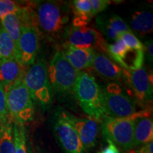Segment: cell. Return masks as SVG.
<instances>
[{
    "instance_id": "cell-15",
    "label": "cell",
    "mask_w": 153,
    "mask_h": 153,
    "mask_svg": "<svg viewBox=\"0 0 153 153\" xmlns=\"http://www.w3.org/2000/svg\"><path fill=\"white\" fill-rule=\"evenodd\" d=\"M153 140V123L150 114L140 111L134 120V148L144 145Z\"/></svg>"
},
{
    "instance_id": "cell-28",
    "label": "cell",
    "mask_w": 153,
    "mask_h": 153,
    "mask_svg": "<svg viewBox=\"0 0 153 153\" xmlns=\"http://www.w3.org/2000/svg\"><path fill=\"white\" fill-rule=\"evenodd\" d=\"M90 2L92 9L93 16L104 11L111 4V1L107 0H90Z\"/></svg>"
},
{
    "instance_id": "cell-14",
    "label": "cell",
    "mask_w": 153,
    "mask_h": 153,
    "mask_svg": "<svg viewBox=\"0 0 153 153\" xmlns=\"http://www.w3.org/2000/svg\"><path fill=\"white\" fill-rule=\"evenodd\" d=\"M25 68L16 58L0 60V84L5 91L24 78Z\"/></svg>"
},
{
    "instance_id": "cell-22",
    "label": "cell",
    "mask_w": 153,
    "mask_h": 153,
    "mask_svg": "<svg viewBox=\"0 0 153 153\" xmlns=\"http://www.w3.org/2000/svg\"><path fill=\"white\" fill-rule=\"evenodd\" d=\"M0 153H15L14 126L10 120L0 126Z\"/></svg>"
},
{
    "instance_id": "cell-31",
    "label": "cell",
    "mask_w": 153,
    "mask_h": 153,
    "mask_svg": "<svg viewBox=\"0 0 153 153\" xmlns=\"http://www.w3.org/2000/svg\"><path fill=\"white\" fill-rule=\"evenodd\" d=\"M152 41H151L148 43V46L145 47V49H147L148 51V55L149 60H151V62H152V58H153V53H152Z\"/></svg>"
},
{
    "instance_id": "cell-3",
    "label": "cell",
    "mask_w": 153,
    "mask_h": 153,
    "mask_svg": "<svg viewBox=\"0 0 153 153\" xmlns=\"http://www.w3.org/2000/svg\"><path fill=\"white\" fill-rule=\"evenodd\" d=\"M47 70L53 91L62 96L73 94L80 71L67 60L60 51H57L53 55Z\"/></svg>"
},
{
    "instance_id": "cell-29",
    "label": "cell",
    "mask_w": 153,
    "mask_h": 153,
    "mask_svg": "<svg viewBox=\"0 0 153 153\" xmlns=\"http://www.w3.org/2000/svg\"><path fill=\"white\" fill-rule=\"evenodd\" d=\"M106 141L108 143L107 146L98 153H120L117 146L114 143H113L109 140H106Z\"/></svg>"
},
{
    "instance_id": "cell-8",
    "label": "cell",
    "mask_w": 153,
    "mask_h": 153,
    "mask_svg": "<svg viewBox=\"0 0 153 153\" xmlns=\"http://www.w3.org/2000/svg\"><path fill=\"white\" fill-rule=\"evenodd\" d=\"M65 44L95 51L96 50H100L106 53L108 45L100 32L87 26L70 28L67 32V41Z\"/></svg>"
},
{
    "instance_id": "cell-13",
    "label": "cell",
    "mask_w": 153,
    "mask_h": 153,
    "mask_svg": "<svg viewBox=\"0 0 153 153\" xmlns=\"http://www.w3.org/2000/svg\"><path fill=\"white\" fill-rule=\"evenodd\" d=\"M60 51L67 60L79 71L91 68L97 53L94 50L80 48L65 44Z\"/></svg>"
},
{
    "instance_id": "cell-24",
    "label": "cell",
    "mask_w": 153,
    "mask_h": 153,
    "mask_svg": "<svg viewBox=\"0 0 153 153\" xmlns=\"http://www.w3.org/2000/svg\"><path fill=\"white\" fill-rule=\"evenodd\" d=\"M14 137L15 145V153H27L26 141V132H25L24 124L14 123Z\"/></svg>"
},
{
    "instance_id": "cell-4",
    "label": "cell",
    "mask_w": 153,
    "mask_h": 153,
    "mask_svg": "<svg viewBox=\"0 0 153 153\" xmlns=\"http://www.w3.org/2000/svg\"><path fill=\"white\" fill-rule=\"evenodd\" d=\"M6 100L9 116L14 123L24 125L33 120V101L23 79L6 91Z\"/></svg>"
},
{
    "instance_id": "cell-26",
    "label": "cell",
    "mask_w": 153,
    "mask_h": 153,
    "mask_svg": "<svg viewBox=\"0 0 153 153\" xmlns=\"http://www.w3.org/2000/svg\"><path fill=\"white\" fill-rule=\"evenodd\" d=\"M120 40L123 41V43L127 45L128 47L131 48L133 49L137 50H144L145 51V45H143L140 40L136 37L135 34H133L131 30L124 32L121 35L119 36Z\"/></svg>"
},
{
    "instance_id": "cell-27",
    "label": "cell",
    "mask_w": 153,
    "mask_h": 153,
    "mask_svg": "<svg viewBox=\"0 0 153 153\" xmlns=\"http://www.w3.org/2000/svg\"><path fill=\"white\" fill-rule=\"evenodd\" d=\"M9 113L7 106V100H6V91L4 88L0 84V123H4L8 118Z\"/></svg>"
},
{
    "instance_id": "cell-9",
    "label": "cell",
    "mask_w": 153,
    "mask_h": 153,
    "mask_svg": "<svg viewBox=\"0 0 153 153\" xmlns=\"http://www.w3.org/2000/svg\"><path fill=\"white\" fill-rule=\"evenodd\" d=\"M39 45V30L34 26H22L16 51L17 60L24 68H29L36 62Z\"/></svg>"
},
{
    "instance_id": "cell-19",
    "label": "cell",
    "mask_w": 153,
    "mask_h": 153,
    "mask_svg": "<svg viewBox=\"0 0 153 153\" xmlns=\"http://www.w3.org/2000/svg\"><path fill=\"white\" fill-rule=\"evenodd\" d=\"M74 19L72 26H84L93 18L90 0H74L73 1Z\"/></svg>"
},
{
    "instance_id": "cell-5",
    "label": "cell",
    "mask_w": 153,
    "mask_h": 153,
    "mask_svg": "<svg viewBox=\"0 0 153 153\" xmlns=\"http://www.w3.org/2000/svg\"><path fill=\"white\" fill-rule=\"evenodd\" d=\"M139 113L129 118L104 116L101 119L104 136L123 150H132L134 148V120Z\"/></svg>"
},
{
    "instance_id": "cell-17",
    "label": "cell",
    "mask_w": 153,
    "mask_h": 153,
    "mask_svg": "<svg viewBox=\"0 0 153 153\" xmlns=\"http://www.w3.org/2000/svg\"><path fill=\"white\" fill-rule=\"evenodd\" d=\"M91 68L106 79L118 80L123 76V68L103 53H96Z\"/></svg>"
},
{
    "instance_id": "cell-1",
    "label": "cell",
    "mask_w": 153,
    "mask_h": 153,
    "mask_svg": "<svg viewBox=\"0 0 153 153\" xmlns=\"http://www.w3.org/2000/svg\"><path fill=\"white\" fill-rule=\"evenodd\" d=\"M73 94L82 110L97 120H101L105 116L102 88L93 76L80 71L74 85Z\"/></svg>"
},
{
    "instance_id": "cell-30",
    "label": "cell",
    "mask_w": 153,
    "mask_h": 153,
    "mask_svg": "<svg viewBox=\"0 0 153 153\" xmlns=\"http://www.w3.org/2000/svg\"><path fill=\"white\" fill-rule=\"evenodd\" d=\"M152 145L153 142L151 141V142L143 145L139 150L131 153H152Z\"/></svg>"
},
{
    "instance_id": "cell-10",
    "label": "cell",
    "mask_w": 153,
    "mask_h": 153,
    "mask_svg": "<svg viewBox=\"0 0 153 153\" xmlns=\"http://www.w3.org/2000/svg\"><path fill=\"white\" fill-rule=\"evenodd\" d=\"M55 134L66 153H86V150L74 127L59 110L55 118Z\"/></svg>"
},
{
    "instance_id": "cell-23",
    "label": "cell",
    "mask_w": 153,
    "mask_h": 153,
    "mask_svg": "<svg viewBox=\"0 0 153 153\" xmlns=\"http://www.w3.org/2000/svg\"><path fill=\"white\" fill-rule=\"evenodd\" d=\"M17 59L16 46L14 42L0 26V60Z\"/></svg>"
},
{
    "instance_id": "cell-11",
    "label": "cell",
    "mask_w": 153,
    "mask_h": 153,
    "mask_svg": "<svg viewBox=\"0 0 153 153\" xmlns=\"http://www.w3.org/2000/svg\"><path fill=\"white\" fill-rule=\"evenodd\" d=\"M62 113L74 127L86 151L94 147L99 133L98 121L92 118H79L65 110Z\"/></svg>"
},
{
    "instance_id": "cell-20",
    "label": "cell",
    "mask_w": 153,
    "mask_h": 153,
    "mask_svg": "<svg viewBox=\"0 0 153 153\" xmlns=\"http://www.w3.org/2000/svg\"><path fill=\"white\" fill-rule=\"evenodd\" d=\"M131 26L140 35H146L152 32L153 16L148 11H140L134 13L131 19Z\"/></svg>"
},
{
    "instance_id": "cell-21",
    "label": "cell",
    "mask_w": 153,
    "mask_h": 153,
    "mask_svg": "<svg viewBox=\"0 0 153 153\" xmlns=\"http://www.w3.org/2000/svg\"><path fill=\"white\" fill-rule=\"evenodd\" d=\"M0 26L8 33L17 46L22 33V22L20 16L16 14H7L0 19Z\"/></svg>"
},
{
    "instance_id": "cell-6",
    "label": "cell",
    "mask_w": 153,
    "mask_h": 153,
    "mask_svg": "<svg viewBox=\"0 0 153 153\" xmlns=\"http://www.w3.org/2000/svg\"><path fill=\"white\" fill-rule=\"evenodd\" d=\"M36 20L39 27L54 38L65 33L69 22V16L59 3L46 1L38 6Z\"/></svg>"
},
{
    "instance_id": "cell-18",
    "label": "cell",
    "mask_w": 153,
    "mask_h": 153,
    "mask_svg": "<svg viewBox=\"0 0 153 153\" xmlns=\"http://www.w3.org/2000/svg\"><path fill=\"white\" fill-rule=\"evenodd\" d=\"M144 59V50L133 49L127 46V48L116 62L124 70H136L143 66Z\"/></svg>"
},
{
    "instance_id": "cell-12",
    "label": "cell",
    "mask_w": 153,
    "mask_h": 153,
    "mask_svg": "<svg viewBox=\"0 0 153 153\" xmlns=\"http://www.w3.org/2000/svg\"><path fill=\"white\" fill-rule=\"evenodd\" d=\"M123 76L137 100L141 102L152 101V82L145 67L136 70L123 69Z\"/></svg>"
},
{
    "instance_id": "cell-2",
    "label": "cell",
    "mask_w": 153,
    "mask_h": 153,
    "mask_svg": "<svg viewBox=\"0 0 153 153\" xmlns=\"http://www.w3.org/2000/svg\"><path fill=\"white\" fill-rule=\"evenodd\" d=\"M23 81L29 91L33 102L43 109L51 106L53 89L48 75L47 65L43 60H38L25 72Z\"/></svg>"
},
{
    "instance_id": "cell-25",
    "label": "cell",
    "mask_w": 153,
    "mask_h": 153,
    "mask_svg": "<svg viewBox=\"0 0 153 153\" xmlns=\"http://www.w3.org/2000/svg\"><path fill=\"white\" fill-rule=\"evenodd\" d=\"M26 8V7H23L15 1L0 0V19L11 14H16L20 16Z\"/></svg>"
},
{
    "instance_id": "cell-16",
    "label": "cell",
    "mask_w": 153,
    "mask_h": 153,
    "mask_svg": "<svg viewBox=\"0 0 153 153\" xmlns=\"http://www.w3.org/2000/svg\"><path fill=\"white\" fill-rule=\"evenodd\" d=\"M97 23L101 33L109 41H116L124 32L131 30L123 19L118 15H113L106 19L98 18Z\"/></svg>"
},
{
    "instance_id": "cell-7",
    "label": "cell",
    "mask_w": 153,
    "mask_h": 153,
    "mask_svg": "<svg viewBox=\"0 0 153 153\" xmlns=\"http://www.w3.org/2000/svg\"><path fill=\"white\" fill-rule=\"evenodd\" d=\"M105 116L111 118H129L137 114L135 102L116 83L102 88Z\"/></svg>"
}]
</instances>
